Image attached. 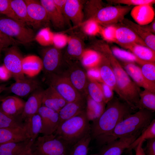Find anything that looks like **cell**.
Instances as JSON below:
<instances>
[{"label":"cell","instance_id":"83f0119b","mask_svg":"<svg viewBox=\"0 0 155 155\" xmlns=\"http://www.w3.org/2000/svg\"><path fill=\"white\" fill-rule=\"evenodd\" d=\"M42 69V60L39 57L30 55L23 57L22 69L24 75L32 78L38 74Z\"/></svg>","mask_w":155,"mask_h":155},{"label":"cell","instance_id":"ab89813d","mask_svg":"<svg viewBox=\"0 0 155 155\" xmlns=\"http://www.w3.org/2000/svg\"><path fill=\"white\" fill-rule=\"evenodd\" d=\"M24 121L21 117L9 115L0 108V128H24Z\"/></svg>","mask_w":155,"mask_h":155},{"label":"cell","instance_id":"680465c9","mask_svg":"<svg viewBox=\"0 0 155 155\" xmlns=\"http://www.w3.org/2000/svg\"><path fill=\"white\" fill-rule=\"evenodd\" d=\"M32 144L30 145L25 150L23 155H34L31 148V146Z\"/></svg>","mask_w":155,"mask_h":155},{"label":"cell","instance_id":"9a60e30c","mask_svg":"<svg viewBox=\"0 0 155 155\" xmlns=\"http://www.w3.org/2000/svg\"><path fill=\"white\" fill-rule=\"evenodd\" d=\"M120 23L121 24L119 25H115L116 27V43L125 49L134 44L147 46L144 41L133 30Z\"/></svg>","mask_w":155,"mask_h":155},{"label":"cell","instance_id":"be15d7a7","mask_svg":"<svg viewBox=\"0 0 155 155\" xmlns=\"http://www.w3.org/2000/svg\"><path fill=\"white\" fill-rule=\"evenodd\" d=\"M25 149V150H26ZM24 151H23L20 154H19V155H23L24 154V151Z\"/></svg>","mask_w":155,"mask_h":155},{"label":"cell","instance_id":"d4e9b609","mask_svg":"<svg viewBox=\"0 0 155 155\" xmlns=\"http://www.w3.org/2000/svg\"><path fill=\"white\" fill-rule=\"evenodd\" d=\"M67 103L54 89L50 86L43 91L42 105L58 113Z\"/></svg>","mask_w":155,"mask_h":155},{"label":"cell","instance_id":"bcb514c9","mask_svg":"<svg viewBox=\"0 0 155 155\" xmlns=\"http://www.w3.org/2000/svg\"><path fill=\"white\" fill-rule=\"evenodd\" d=\"M109 3L124 4L130 6H136L142 5H152L155 3V0H108Z\"/></svg>","mask_w":155,"mask_h":155},{"label":"cell","instance_id":"f35d334b","mask_svg":"<svg viewBox=\"0 0 155 155\" xmlns=\"http://www.w3.org/2000/svg\"><path fill=\"white\" fill-rule=\"evenodd\" d=\"M91 139L90 133L70 147L69 155H87Z\"/></svg>","mask_w":155,"mask_h":155},{"label":"cell","instance_id":"277c9868","mask_svg":"<svg viewBox=\"0 0 155 155\" xmlns=\"http://www.w3.org/2000/svg\"><path fill=\"white\" fill-rule=\"evenodd\" d=\"M90 128L85 110L61 123L54 134L71 147L90 133Z\"/></svg>","mask_w":155,"mask_h":155},{"label":"cell","instance_id":"74e56055","mask_svg":"<svg viewBox=\"0 0 155 155\" xmlns=\"http://www.w3.org/2000/svg\"><path fill=\"white\" fill-rule=\"evenodd\" d=\"M140 135L138 136L130 145L127 149L129 151L137 146L141 142L146 140L155 138V120L153 119L149 124L142 131Z\"/></svg>","mask_w":155,"mask_h":155},{"label":"cell","instance_id":"ac0fdd59","mask_svg":"<svg viewBox=\"0 0 155 155\" xmlns=\"http://www.w3.org/2000/svg\"><path fill=\"white\" fill-rule=\"evenodd\" d=\"M138 135L122 137L104 145L100 155H121L125 150L128 149Z\"/></svg>","mask_w":155,"mask_h":155},{"label":"cell","instance_id":"60d3db41","mask_svg":"<svg viewBox=\"0 0 155 155\" xmlns=\"http://www.w3.org/2000/svg\"><path fill=\"white\" fill-rule=\"evenodd\" d=\"M54 34L49 27H44L35 34V40L42 46H50L53 45Z\"/></svg>","mask_w":155,"mask_h":155},{"label":"cell","instance_id":"1f68e13d","mask_svg":"<svg viewBox=\"0 0 155 155\" xmlns=\"http://www.w3.org/2000/svg\"><path fill=\"white\" fill-rule=\"evenodd\" d=\"M86 115L89 121H93L99 117L102 114L105 109L106 104L97 102L88 96H86Z\"/></svg>","mask_w":155,"mask_h":155},{"label":"cell","instance_id":"f907efd6","mask_svg":"<svg viewBox=\"0 0 155 155\" xmlns=\"http://www.w3.org/2000/svg\"><path fill=\"white\" fill-rule=\"evenodd\" d=\"M20 44L13 38L9 37L0 30V44L4 48H7L13 45H17Z\"/></svg>","mask_w":155,"mask_h":155},{"label":"cell","instance_id":"d6986e66","mask_svg":"<svg viewBox=\"0 0 155 155\" xmlns=\"http://www.w3.org/2000/svg\"><path fill=\"white\" fill-rule=\"evenodd\" d=\"M38 81L33 78H24L15 81L9 87V91L21 97H26L39 88Z\"/></svg>","mask_w":155,"mask_h":155},{"label":"cell","instance_id":"d6a6232c","mask_svg":"<svg viewBox=\"0 0 155 155\" xmlns=\"http://www.w3.org/2000/svg\"><path fill=\"white\" fill-rule=\"evenodd\" d=\"M125 49L141 60L155 63V51L147 46L134 44L128 46Z\"/></svg>","mask_w":155,"mask_h":155},{"label":"cell","instance_id":"e0dca14e","mask_svg":"<svg viewBox=\"0 0 155 155\" xmlns=\"http://www.w3.org/2000/svg\"><path fill=\"white\" fill-rule=\"evenodd\" d=\"M84 1L80 0H66L64 13L67 21L70 20L75 26H80L83 22Z\"/></svg>","mask_w":155,"mask_h":155},{"label":"cell","instance_id":"b9f144b4","mask_svg":"<svg viewBox=\"0 0 155 155\" xmlns=\"http://www.w3.org/2000/svg\"><path fill=\"white\" fill-rule=\"evenodd\" d=\"M86 92V96H88L97 102L104 103L102 92L98 82L88 79Z\"/></svg>","mask_w":155,"mask_h":155},{"label":"cell","instance_id":"7c38bea8","mask_svg":"<svg viewBox=\"0 0 155 155\" xmlns=\"http://www.w3.org/2000/svg\"><path fill=\"white\" fill-rule=\"evenodd\" d=\"M30 26L35 28L48 27L50 23L46 11L40 1L24 0Z\"/></svg>","mask_w":155,"mask_h":155},{"label":"cell","instance_id":"7bdbcfd3","mask_svg":"<svg viewBox=\"0 0 155 155\" xmlns=\"http://www.w3.org/2000/svg\"><path fill=\"white\" fill-rule=\"evenodd\" d=\"M82 30L86 35L91 36L100 34L102 27L95 20L88 18L81 24Z\"/></svg>","mask_w":155,"mask_h":155},{"label":"cell","instance_id":"c3c4849f","mask_svg":"<svg viewBox=\"0 0 155 155\" xmlns=\"http://www.w3.org/2000/svg\"><path fill=\"white\" fill-rule=\"evenodd\" d=\"M69 36L62 32L54 33L53 45L61 49L67 45Z\"/></svg>","mask_w":155,"mask_h":155},{"label":"cell","instance_id":"f1b7e54d","mask_svg":"<svg viewBox=\"0 0 155 155\" xmlns=\"http://www.w3.org/2000/svg\"><path fill=\"white\" fill-rule=\"evenodd\" d=\"M44 8L50 23L55 28L61 29L64 27L66 20L57 8L53 0H40Z\"/></svg>","mask_w":155,"mask_h":155},{"label":"cell","instance_id":"52a82bcc","mask_svg":"<svg viewBox=\"0 0 155 155\" xmlns=\"http://www.w3.org/2000/svg\"><path fill=\"white\" fill-rule=\"evenodd\" d=\"M0 30L19 43L26 44L35 40L33 30L24 23L6 16H0Z\"/></svg>","mask_w":155,"mask_h":155},{"label":"cell","instance_id":"db71d44e","mask_svg":"<svg viewBox=\"0 0 155 155\" xmlns=\"http://www.w3.org/2000/svg\"><path fill=\"white\" fill-rule=\"evenodd\" d=\"M11 77V73L3 65L0 66V80H6Z\"/></svg>","mask_w":155,"mask_h":155},{"label":"cell","instance_id":"ffe728a7","mask_svg":"<svg viewBox=\"0 0 155 155\" xmlns=\"http://www.w3.org/2000/svg\"><path fill=\"white\" fill-rule=\"evenodd\" d=\"M43 91L40 88L31 93L25 102L23 112L21 115L24 121L29 117L38 113L42 105Z\"/></svg>","mask_w":155,"mask_h":155},{"label":"cell","instance_id":"cb8c5ba5","mask_svg":"<svg viewBox=\"0 0 155 155\" xmlns=\"http://www.w3.org/2000/svg\"><path fill=\"white\" fill-rule=\"evenodd\" d=\"M1 102L0 108L3 112L13 117H21L25 102L21 99L9 96L5 97Z\"/></svg>","mask_w":155,"mask_h":155},{"label":"cell","instance_id":"3957f363","mask_svg":"<svg viewBox=\"0 0 155 155\" xmlns=\"http://www.w3.org/2000/svg\"><path fill=\"white\" fill-rule=\"evenodd\" d=\"M139 110L120 121L110 134L98 143L104 145L122 137L139 135L152 120L153 112L145 109Z\"/></svg>","mask_w":155,"mask_h":155},{"label":"cell","instance_id":"f546056e","mask_svg":"<svg viewBox=\"0 0 155 155\" xmlns=\"http://www.w3.org/2000/svg\"><path fill=\"white\" fill-rule=\"evenodd\" d=\"M31 139L0 145V155H19L34 141Z\"/></svg>","mask_w":155,"mask_h":155},{"label":"cell","instance_id":"94428289","mask_svg":"<svg viewBox=\"0 0 155 155\" xmlns=\"http://www.w3.org/2000/svg\"><path fill=\"white\" fill-rule=\"evenodd\" d=\"M4 48L3 47L1 44H0V53L1 52L2 50Z\"/></svg>","mask_w":155,"mask_h":155},{"label":"cell","instance_id":"836d02e7","mask_svg":"<svg viewBox=\"0 0 155 155\" xmlns=\"http://www.w3.org/2000/svg\"><path fill=\"white\" fill-rule=\"evenodd\" d=\"M101 57V53L94 48L85 49L80 62L82 66L88 69L98 67Z\"/></svg>","mask_w":155,"mask_h":155},{"label":"cell","instance_id":"6f0895ef","mask_svg":"<svg viewBox=\"0 0 155 155\" xmlns=\"http://www.w3.org/2000/svg\"><path fill=\"white\" fill-rule=\"evenodd\" d=\"M143 142H140L135 147V155H146L144 149L142 148V145Z\"/></svg>","mask_w":155,"mask_h":155},{"label":"cell","instance_id":"7a4b0ae2","mask_svg":"<svg viewBox=\"0 0 155 155\" xmlns=\"http://www.w3.org/2000/svg\"><path fill=\"white\" fill-rule=\"evenodd\" d=\"M117 98L106 104L105 109L98 119L93 121L91 126L92 138L98 141L110 134L117 124L133 110L125 102Z\"/></svg>","mask_w":155,"mask_h":155},{"label":"cell","instance_id":"4316f807","mask_svg":"<svg viewBox=\"0 0 155 155\" xmlns=\"http://www.w3.org/2000/svg\"><path fill=\"white\" fill-rule=\"evenodd\" d=\"M29 138L24 127L0 128V145L22 141Z\"/></svg>","mask_w":155,"mask_h":155},{"label":"cell","instance_id":"603a6c76","mask_svg":"<svg viewBox=\"0 0 155 155\" xmlns=\"http://www.w3.org/2000/svg\"><path fill=\"white\" fill-rule=\"evenodd\" d=\"M101 54V59L98 67L102 81L111 88L119 96L115 78L111 65L107 58Z\"/></svg>","mask_w":155,"mask_h":155},{"label":"cell","instance_id":"5bb4252c","mask_svg":"<svg viewBox=\"0 0 155 155\" xmlns=\"http://www.w3.org/2000/svg\"><path fill=\"white\" fill-rule=\"evenodd\" d=\"M67 48L64 55L63 60L68 67L79 62L85 49L84 43L82 39L73 35L69 36Z\"/></svg>","mask_w":155,"mask_h":155},{"label":"cell","instance_id":"44dd1931","mask_svg":"<svg viewBox=\"0 0 155 155\" xmlns=\"http://www.w3.org/2000/svg\"><path fill=\"white\" fill-rule=\"evenodd\" d=\"M86 106V98L85 96L75 101L67 103L58 113L60 124L85 111Z\"/></svg>","mask_w":155,"mask_h":155},{"label":"cell","instance_id":"f5cc1de1","mask_svg":"<svg viewBox=\"0 0 155 155\" xmlns=\"http://www.w3.org/2000/svg\"><path fill=\"white\" fill-rule=\"evenodd\" d=\"M144 150L146 155H155V138L147 140L145 150Z\"/></svg>","mask_w":155,"mask_h":155},{"label":"cell","instance_id":"03108f58","mask_svg":"<svg viewBox=\"0 0 155 155\" xmlns=\"http://www.w3.org/2000/svg\"><path fill=\"white\" fill-rule=\"evenodd\" d=\"M97 155L96 154H91V155Z\"/></svg>","mask_w":155,"mask_h":155},{"label":"cell","instance_id":"91938a15","mask_svg":"<svg viewBox=\"0 0 155 155\" xmlns=\"http://www.w3.org/2000/svg\"><path fill=\"white\" fill-rule=\"evenodd\" d=\"M6 85L5 84H2L0 85V94L3 91L6 89Z\"/></svg>","mask_w":155,"mask_h":155},{"label":"cell","instance_id":"f6af8a7d","mask_svg":"<svg viewBox=\"0 0 155 155\" xmlns=\"http://www.w3.org/2000/svg\"><path fill=\"white\" fill-rule=\"evenodd\" d=\"M116 27L115 25L102 27L100 34L105 41L116 43Z\"/></svg>","mask_w":155,"mask_h":155},{"label":"cell","instance_id":"ba28073f","mask_svg":"<svg viewBox=\"0 0 155 155\" xmlns=\"http://www.w3.org/2000/svg\"><path fill=\"white\" fill-rule=\"evenodd\" d=\"M46 76L49 86L54 89L67 103L84 96L76 90L68 79L63 74H53Z\"/></svg>","mask_w":155,"mask_h":155},{"label":"cell","instance_id":"4dcf8cb0","mask_svg":"<svg viewBox=\"0 0 155 155\" xmlns=\"http://www.w3.org/2000/svg\"><path fill=\"white\" fill-rule=\"evenodd\" d=\"M24 128L29 137L35 141L38 137L42 127L41 117L38 113L26 119L24 121Z\"/></svg>","mask_w":155,"mask_h":155},{"label":"cell","instance_id":"d590c367","mask_svg":"<svg viewBox=\"0 0 155 155\" xmlns=\"http://www.w3.org/2000/svg\"><path fill=\"white\" fill-rule=\"evenodd\" d=\"M111 50L114 56L121 61L131 62L137 64L140 66L145 61L139 59L133 53L117 46L110 47Z\"/></svg>","mask_w":155,"mask_h":155},{"label":"cell","instance_id":"8992f818","mask_svg":"<svg viewBox=\"0 0 155 155\" xmlns=\"http://www.w3.org/2000/svg\"><path fill=\"white\" fill-rule=\"evenodd\" d=\"M70 147L54 134L38 137L31 146L34 155H69Z\"/></svg>","mask_w":155,"mask_h":155},{"label":"cell","instance_id":"9f6ffc18","mask_svg":"<svg viewBox=\"0 0 155 155\" xmlns=\"http://www.w3.org/2000/svg\"><path fill=\"white\" fill-rule=\"evenodd\" d=\"M146 30L151 33L155 34V20L154 19L149 24L143 26Z\"/></svg>","mask_w":155,"mask_h":155},{"label":"cell","instance_id":"7402d4cb","mask_svg":"<svg viewBox=\"0 0 155 155\" xmlns=\"http://www.w3.org/2000/svg\"><path fill=\"white\" fill-rule=\"evenodd\" d=\"M131 15L136 23L144 26L154 19L155 12L152 5H142L133 7L131 11Z\"/></svg>","mask_w":155,"mask_h":155},{"label":"cell","instance_id":"6da1fadb","mask_svg":"<svg viewBox=\"0 0 155 155\" xmlns=\"http://www.w3.org/2000/svg\"><path fill=\"white\" fill-rule=\"evenodd\" d=\"M95 49L105 56L110 63L115 78L119 98L133 110L138 109L141 91L140 88L130 78L119 61L113 55L108 44L100 43L95 45Z\"/></svg>","mask_w":155,"mask_h":155},{"label":"cell","instance_id":"8fae6325","mask_svg":"<svg viewBox=\"0 0 155 155\" xmlns=\"http://www.w3.org/2000/svg\"><path fill=\"white\" fill-rule=\"evenodd\" d=\"M80 63L78 62L69 66L62 74L68 79L80 94L86 96L88 79L86 71Z\"/></svg>","mask_w":155,"mask_h":155},{"label":"cell","instance_id":"e575fe53","mask_svg":"<svg viewBox=\"0 0 155 155\" xmlns=\"http://www.w3.org/2000/svg\"><path fill=\"white\" fill-rule=\"evenodd\" d=\"M10 4L12 9L18 19L26 25L30 26L27 6L24 0H11Z\"/></svg>","mask_w":155,"mask_h":155},{"label":"cell","instance_id":"2e32d148","mask_svg":"<svg viewBox=\"0 0 155 155\" xmlns=\"http://www.w3.org/2000/svg\"><path fill=\"white\" fill-rule=\"evenodd\" d=\"M119 62L131 79L137 86L144 90L155 93V84L150 82L144 78L140 66L133 63L123 61Z\"/></svg>","mask_w":155,"mask_h":155},{"label":"cell","instance_id":"30bf717a","mask_svg":"<svg viewBox=\"0 0 155 155\" xmlns=\"http://www.w3.org/2000/svg\"><path fill=\"white\" fill-rule=\"evenodd\" d=\"M4 58L3 65L11 73L15 81L25 78L22 69L23 57L17 45L7 48Z\"/></svg>","mask_w":155,"mask_h":155},{"label":"cell","instance_id":"484cf974","mask_svg":"<svg viewBox=\"0 0 155 155\" xmlns=\"http://www.w3.org/2000/svg\"><path fill=\"white\" fill-rule=\"evenodd\" d=\"M133 30L144 42L146 46L155 51V35L146 30L143 26L125 18L121 23Z\"/></svg>","mask_w":155,"mask_h":155},{"label":"cell","instance_id":"4fadbf2b","mask_svg":"<svg viewBox=\"0 0 155 155\" xmlns=\"http://www.w3.org/2000/svg\"><path fill=\"white\" fill-rule=\"evenodd\" d=\"M38 113L41 117L42 122L40 133L43 135L54 134L60 124L59 113L42 105Z\"/></svg>","mask_w":155,"mask_h":155},{"label":"cell","instance_id":"e7e4bbea","mask_svg":"<svg viewBox=\"0 0 155 155\" xmlns=\"http://www.w3.org/2000/svg\"><path fill=\"white\" fill-rule=\"evenodd\" d=\"M129 155H133L132 152H130Z\"/></svg>","mask_w":155,"mask_h":155},{"label":"cell","instance_id":"816d5d0a","mask_svg":"<svg viewBox=\"0 0 155 155\" xmlns=\"http://www.w3.org/2000/svg\"><path fill=\"white\" fill-rule=\"evenodd\" d=\"M86 73L88 79L98 82H102L98 67L87 69Z\"/></svg>","mask_w":155,"mask_h":155},{"label":"cell","instance_id":"11a10c76","mask_svg":"<svg viewBox=\"0 0 155 155\" xmlns=\"http://www.w3.org/2000/svg\"><path fill=\"white\" fill-rule=\"evenodd\" d=\"M53 1L58 10L65 18L64 9L66 0H53Z\"/></svg>","mask_w":155,"mask_h":155},{"label":"cell","instance_id":"6125c7cd","mask_svg":"<svg viewBox=\"0 0 155 155\" xmlns=\"http://www.w3.org/2000/svg\"><path fill=\"white\" fill-rule=\"evenodd\" d=\"M5 97L3 96H0V102H1L2 100Z\"/></svg>","mask_w":155,"mask_h":155},{"label":"cell","instance_id":"9c48e42d","mask_svg":"<svg viewBox=\"0 0 155 155\" xmlns=\"http://www.w3.org/2000/svg\"><path fill=\"white\" fill-rule=\"evenodd\" d=\"M41 55L42 70L46 75L53 74H62L61 69L65 63L61 49L53 46L46 47L42 50Z\"/></svg>","mask_w":155,"mask_h":155},{"label":"cell","instance_id":"8d00e7d4","mask_svg":"<svg viewBox=\"0 0 155 155\" xmlns=\"http://www.w3.org/2000/svg\"><path fill=\"white\" fill-rule=\"evenodd\" d=\"M138 109H145L154 112L155 111V93L146 90L141 91Z\"/></svg>","mask_w":155,"mask_h":155},{"label":"cell","instance_id":"681fc988","mask_svg":"<svg viewBox=\"0 0 155 155\" xmlns=\"http://www.w3.org/2000/svg\"><path fill=\"white\" fill-rule=\"evenodd\" d=\"M101 89L104 103L106 104L114 98V91L103 82H98Z\"/></svg>","mask_w":155,"mask_h":155},{"label":"cell","instance_id":"ee69618b","mask_svg":"<svg viewBox=\"0 0 155 155\" xmlns=\"http://www.w3.org/2000/svg\"><path fill=\"white\" fill-rule=\"evenodd\" d=\"M140 67L144 78L150 82L155 84V63L145 61Z\"/></svg>","mask_w":155,"mask_h":155},{"label":"cell","instance_id":"7dc6e473","mask_svg":"<svg viewBox=\"0 0 155 155\" xmlns=\"http://www.w3.org/2000/svg\"><path fill=\"white\" fill-rule=\"evenodd\" d=\"M10 1L0 0V14L4 15L7 17L21 22L16 17L12 9L10 4Z\"/></svg>","mask_w":155,"mask_h":155},{"label":"cell","instance_id":"5b68a950","mask_svg":"<svg viewBox=\"0 0 155 155\" xmlns=\"http://www.w3.org/2000/svg\"><path fill=\"white\" fill-rule=\"evenodd\" d=\"M93 6L90 10L88 18L95 20L100 25L104 26L115 25L121 23L133 7V6L118 5L106 6Z\"/></svg>","mask_w":155,"mask_h":155}]
</instances>
